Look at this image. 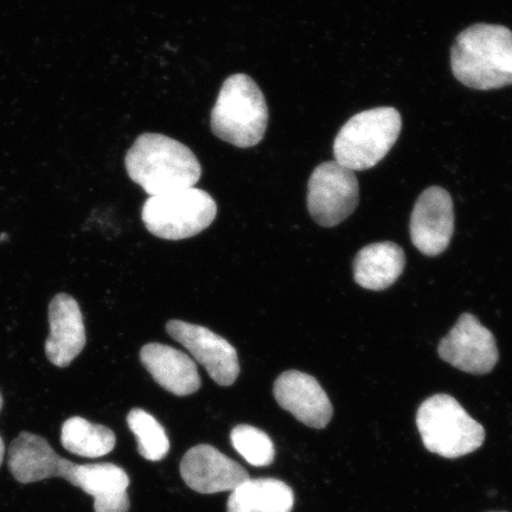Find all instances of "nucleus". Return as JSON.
Listing matches in <instances>:
<instances>
[{"label": "nucleus", "instance_id": "nucleus-11", "mask_svg": "<svg viewBox=\"0 0 512 512\" xmlns=\"http://www.w3.org/2000/svg\"><path fill=\"white\" fill-rule=\"evenodd\" d=\"M179 470L185 484L203 495L233 492L249 479L248 472L240 464L210 445L190 448Z\"/></svg>", "mask_w": 512, "mask_h": 512}, {"label": "nucleus", "instance_id": "nucleus-12", "mask_svg": "<svg viewBox=\"0 0 512 512\" xmlns=\"http://www.w3.org/2000/svg\"><path fill=\"white\" fill-rule=\"evenodd\" d=\"M273 394L279 406L304 425L323 430L334 415L328 394L315 377L288 370L274 383Z\"/></svg>", "mask_w": 512, "mask_h": 512}, {"label": "nucleus", "instance_id": "nucleus-13", "mask_svg": "<svg viewBox=\"0 0 512 512\" xmlns=\"http://www.w3.org/2000/svg\"><path fill=\"white\" fill-rule=\"evenodd\" d=\"M50 335L46 342L48 361L67 368L87 343L85 322L79 303L67 293H59L48 307Z\"/></svg>", "mask_w": 512, "mask_h": 512}, {"label": "nucleus", "instance_id": "nucleus-4", "mask_svg": "<svg viewBox=\"0 0 512 512\" xmlns=\"http://www.w3.org/2000/svg\"><path fill=\"white\" fill-rule=\"evenodd\" d=\"M422 443L426 450L447 459L467 456L485 441V430L450 395L431 396L416 413Z\"/></svg>", "mask_w": 512, "mask_h": 512}, {"label": "nucleus", "instance_id": "nucleus-1", "mask_svg": "<svg viewBox=\"0 0 512 512\" xmlns=\"http://www.w3.org/2000/svg\"><path fill=\"white\" fill-rule=\"evenodd\" d=\"M125 166L150 197L194 188L202 176L201 164L188 146L157 133L142 134L133 143Z\"/></svg>", "mask_w": 512, "mask_h": 512}, {"label": "nucleus", "instance_id": "nucleus-19", "mask_svg": "<svg viewBox=\"0 0 512 512\" xmlns=\"http://www.w3.org/2000/svg\"><path fill=\"white\" fill-rule=\"evenodd\" d=\"M115 434L110 428L73 416L62 425L61 444L70 453L83 458H100L114 450Z\"/></svg>", "mask_w": 512, "mask_h": 512}, {"label": "nucleus", "instance_id": "nucleus-2", "mask_svg": "<svg viewBox=\"0 0 512 512\" xmlns=\"http://www.w3.org/2000/svg\"><path fill=\"white\" fill-rule=\"evenodd\" d=\"M451 66L459 82L478 91L512 85V31L495 24L465 29L453 44Z\"/></svg>", "mask_w": 512, "mask_h": 512}, {"label": "nucleus", "instance_id": "nucleus-3", "mask_svg": "<svg viewBox=\"0 0 512 512\" xmlns=\"http://www.w3.org/2000/svg\"><path fill=\"white\" fill-rule=\"evenodd\" d=\"M267 124L268 107L259 86L246 74L229 76L211 111V131L223 142L247 149L264 139Z\"/></svg>", "mask_w": 512, "mask_h": 512}, {"label": "nucleus", "instance_id": "nucleus-20", "mask_svg": "<svg viewBox=\"0 0 512 512\" xmlns=\"http://www.w3.org/2000/svg\"><path fill=\"white\" fill-rule=\"evenodd\" d=\"M127 425L138 441V452L150 462H159L168 456L170 441L164 427L155 416L143 411L132 409L127 415Z\"/></svg>", "mask_w": 512, "mask_h": 512}, {"label": "nucleus", "instance_id": "nucleus-6", "mask_svg": "<svg viewBox=\"0 0 512 512\" xmlns=\"http://www.w3.org/2000/svg\"><path fill=\"white\" fill-rule=\"evenodd\" d=\"M216 214V202L207 191L189 188L151 196L144 204L142 219L157 238L178 241L202 233Z\"/></svg>", "mask_w": 512, "mask_h": 512}, {"label": "nucleus", "instance_id": "nucleus-9", "mask_svg": "<svg viewBox=\"0 0 512 512\" xmlns=\"http://www.w3.org/2000/svg\"><path fill=\"white\" fill-rule=\"evenodd\" d=\"M166 331L178 343H181L195 360L206 368L217 384L232 386L240 375L238 352L227 339L216 335L204 326L170 320Z\"/></svg>", "mask_w": 512, "mask_h": 512}, {"label": "nucleus", "instance_id": "nucleus-8", "mask_svg": "<svg viewBox=\"0 0 512 512\" xmlns=\"http://www.w3.org/2000/svg\"><path fill=\"white\" fill-rule=\"evenodd\" d=\"M438 354L454 368L473 375L491 373L499 358L494 335L471 313L460 316L454 328L441 339Z\"/></svg>", "mask_w": 512, "mask_h": 512}, {"label": "nucleus", "instance_id": "nucleus-17", "mask_svg": "<svg viewBox=\"0 0 512 512\" xmlns=\"http://www.w3.org/2000/svg\"><path fill=\"white\" fill-rule=\"evenodd\" d=\"M405 266V252L399 245L389 241L371 243L356 255L354 278L367 290L382 291L400 278Z\"/></svg>", "mask_w": 512, "mask_h": 512}, {"label": "nucleus", "instance_id": "nucleus-7", "mask_svg": "<svg viewBox=\"0 0 512 512\" xmlns=\"http://www.w3.org/2000/svg\"><path fill=\"white\" fill-rule=\"evenodd\" d=\"M360 203V185L354 171L334 162L313 170L307 187V209L319 226H338Z\"/></svg>", "mask_w": 512, "mask_h": 512}, {"label": "nucleus", "instance_id": "nucleus-5", "mask_svg": "<svg viewBox=\"0 0 512 512\" xmlns=\"http://www.w3.org/2000/svg\"><path fill=\"white\" fill-rule=\"evenodd\" d=\"M401 128V114L393 107L374 108L354 115L335 139L336 162L354 172L374 168L392 150Z\"/></svg>", "mask_w": 512, "mask_h": 512}, {"label": "nucleus", "instance_id": "nucleus-23", "mask_svg": "<svg viewBox=\"0 0 512 512\" xmlns=\"http://www.w3.org/2000/svg\"><path fill=\"white\" fill-rule=\"evenodd\" d=\"M3 403H4V401H3V395H2V393H0V412H2Z\"/></svg>", "mask_w": 512, "mask_h": 512}, {"label": "nucleus", "instance_id": "nucleus-16", "mask_svg": "<svg viewBox=\"0 0 512 512\" xmlns=\"http://www.w3.org/2000/svg\"><path fill=\"white\" fill-rule=\"evenodd\" d=\"M143 366L160 387L177 396H188L201 388V376L194 361L168 345L151 343L140 351Z\"/></svg>", "mask_w": 512, "mask_h": 512}, {"label": "nucleus", "instance_id": "nucleus-21", "mask_svg": "<svg viewBox=\"0 0 512 512\" xmlns=\"http://www.w3.org/2000/svg\"><path fill=\"white\" fill-rule=\"evenodd\" d=\"M230 441L247 463L264 467L271 465L275 458L273 441L259 428L239 425L230 433Z\"/></svg>", "mask_w": 512, "mask_h": 512}, {"label": "nucleus", "instance_id": "nucleus-14", "mask_svg": "<svg viewBox=\"0 0 512 512\" xmlns=\"http://www.w3.org/2000/svg\"><path fill=\"white\" fill-rule=\"evenodd\" d=\"M74 466L75 463L60 457L46 439L34 433H19L9 448V470L21 484L50 478L67 480Z\"/></svg>", "mask_w": 512, "mask_h": 512}, {"label": "nucleus", "instance_id": "nucleus-18", "mask_svg": "<svg viewBox=\"0 0 512 512\" xmlns=\"http://www.w3.org/2000/svg\"><path fill=\"white\" fill-rule=\"evenodd\" d=\"M294 492L274 478L251 479L230 494L228 512H292Z\"/></svg>", "mask_w": 512, "mask_h": 512}, {"label": "nucleus", "instance_id": "nucleus-15", "mask_svg": "<svg viewBox=\"0 0 512 512\" xmlns=\"http://www.w3.org/2000/svg\"><path fill=\"white\" fill-rule=\"evenodd\" d=\"M67 482L94 498L95 512H128L130 510V497L127 495L130 478L118 465L75 464Z\"/></svg>", "mask_w": 512, "mask_h": 512}, {"label": "nucleus", "instance_id": "nucleus-24", "mask_svg": "<svg viewBox=\"0 0 512 512\" xmlns=\"http://www.w3.org/2000/svg\"><path fill=\"white\" fill-rule=\"evenodd\" d=\"M504 512V511H503Z\"/></svg>", "mask_w": 512, "mask_h": 512}, {"label": "nucleus", "instance_id": "nucleus-10", "mask_svg": "<svg viewBox=\"0 0 512 512\" xmlns=\"http://www.w3.org/2000/svg\"><path fill=\"white\" fill-rule=\"evenodd\" d=\"M409 229L413 245L422 254L437 256L444 253L454 233L451 195L440 187L422 192L415 203Z\"/></svg>", "mask_w": 512, "mask_h": 512}, {"label": "nucleus", "instance_id": "nucleus-22", "mask_svg": "<svg viewBox=\"0 0 512 512\" xmlns=\"http://www.w3.org/2000/svg\"><path fill=\"white\" fill-rule=\"evenodd\" d=\"M5 454V444L2 437H0V465H2Z\"/></svg>", "mask_w": 512, "mask_h": 512}]
</instances>
